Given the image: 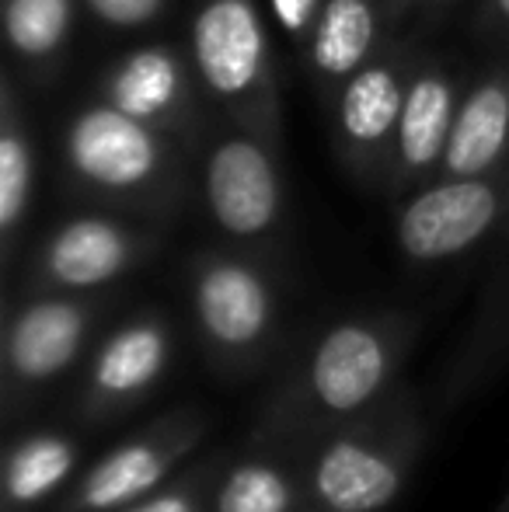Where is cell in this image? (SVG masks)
<instances>
[{
	"mask_svg": "<svg viewBox=\"0 0 509 512\" xmlns=\"http://www.w3.org/2000/svg\"><path fill=\"white\" fill-rule=\"evenodd\" d=\"M412 345V324L394 314L342 317L286 370L255 443L297 457L328 432L381 408Z\"/></svg>",
	"mask_w": 509,
	"mask_h": 512,
	"instance_id": "obj_1",
	"label": "cell"
},
{
	"mask_svg": "<svg viewBox=\"0 0 509 512\" xmlns=\"http://www.w3.org/2000/svg\"><path fill=\"white\" fill-rule=\"evenodd\" d=\"M419 436L408 394L328 432L297 453L307 502L321 512H387L419 457Z\"/></svg>",
	"mask_w": 509,
	"mask_h": 512,
	"instance_id": "obj_2",
	"label": "cell"
},
{
	"mask_svg": "<svg viewBox=\"0 0 509 512\" xmlns=\"http://www.w3.org/2000/svg\"><path fill=\"white\" fill-rule=\"evenodd\" d=\"M171 136L109 102L84 105L67 126L70 178L88 196L140 213H164L178 199Z\"/></svg>",
	"mask_w": 509,
	"mask_h": 512,
	"instance_id": "obj_3",
	"label": "cell"
},
{
	"mask_svg": "<svg viewBox=\"0 0 509 512\" xmlns=\"http://www.w3.org/2000/svg\"><path fill=\"white\" fill-rule=\"evenodd\" d=\"M189 63L199 91L227 122L279 140V95L255 0H199L189 21Z\"/></svg>",
	"mask_w": 509,
	"mask_h": 512,
	"instance_id": "obj_4",
	"label": "cell"
},
{
	"mask_svg": "<svg viewBox=\"0 0 509 512\" xmlns=\"http://www.w3.org/2000/svg\"><path fill=\"white\" fill-rule=\"evenodd\" d=\"M189 304L206 359L220 377H245L265 363L279 335V293L262 265L224 251L196 258Z\"/></svg>",
	"mask_w": 509,
	"mask_h": 512,
	"instance_id": "obj_5",
	"label": "cell"
},
{
	"mask_svg": "<svg viewBox=\"0 0 509 512\" xmlns=\"http://www.w3.org/2000/svg\"><path fill=\"white\" fill-rule=\"evenodd\" d=\"M203 203L231 241H269L286 209L276 143L234 122L220 126L203 154Z\"/></svg>",
	"mask_w": 509,
	"mask_h": 512,
	"instance_id": "obj_6",
	"label": "cell"
},
{
	"mask_svg": "<svg viewBox=\"0 0 509 512\" xmlns=\"http://www.w3.org/2000/svg\"><path fill=\"white\" fill-rule=\"evenodd\" d=\"M206 418L192 405L154 418L98 457L70 488L60 512H119L175 481V471L203 443Z\"/></svg>",
	"mask_w": 509,
	"mask_h": 512,
	"instance_id": "obj_7",
	"label": "cell"
},
{
	"mask_svg": "<svg viewBox=\"0 0 509 512\" xmlns=\"http://www.w3.org/2000/svg\"><path fill=\"white\" fill-rule=\"evenodd\" d=\"M506 209L509 175L433 178L398 213V248L408 262H447L503 230Z\"/></svg>",
	"mask_w": 509,
	"mask_h": 512,
	"instance_id": "obj_8",
	"label": "cell"
},
{
	"mask_svg": "<svg viewBox=\"0 0 509 512\" xmlns=\"http://www.w3.org/2000/svg\"><path fill=\"white\" fill-rule=\"evenodd\" d=\"M98 304L77 293H42L25 300L4 328V398L11 415L32 394L46 391L81 359Z\"/></svg>",
	"mask_w": 509,
	"mask_h": 512,
	"instance_id": "obj_9",
	"label": "cell"
},
{
	"mask_svg": "<svg viewBox=\"0 0 509 512\" xmlns=\"http://www.w3.org/2000/svg\"><path fill=\"white\" fill-rule=\"evenodd\" d=\"M175 359V331L164 314H136L112 328L88 359L77 415L84 422H116L161 387Z\"/></svg>",
	"mask_w": 509,
	"mask_h": 512,
	"instance_id": "obj_10",
	"label": "cell"
},
{
	"mask_svg": "<svg viewBox=\"0 0 509 512\" xmlns=\"http://www.w3.org/2000/svg\"><path fill=\"white\" fill-rule=\"evenodd\" d=\"M412 70L415 60H408L405 49L387 46L335 91L339 150L356 175L377 178L387 171L391 178L394 136Z\"/></svg>",
	"mask_w": 509,
	"mask_h": 512,
	"instance_id": "obj_11",
	"label": "cell"
},
{
	"mask_svg": "<svg viewBox=\"0 0 509 512\" xmlns=\"http://www.w3.org/2000/svg\"><path fill=\"white\" fill-rule=\"evenodd\" d=\"M154 237L112 216H74L39 251V283L56 293H95L147 258Z\"/></svg>",
	"mask_w": 509,
	"mask_h": 512,
	"instance_id": "obj_12",
	"label": "cell"
},
{
	"mask_svg": "<svg viewBox=\"0 0 509 512\" xmlns=\"http://www.w3.org/2000/svg\"><path fill=\"white\" fill-rule=\"evenodd\" d=\"M196 70L175 46H140L126 53L102 81V102L168 136L192 126Z\"/></svg>",
	"mask_w": 509,
	"mask_h": 512,
	"instance_id": "obj_13",
	"label": "cell"
},
{
	"mask_svg": "<svg viewBox=\"0 0 509 512\" xmlns=\"http://www.w3.org/2000/svg\"><path fill=\"white\" fill-rule=\"evenodd\" d=\"M457 81L440 63H415L408 77L405 105H401L398 136H394L391 182L394 189L426 185L440 175L443 150L457 115Z\"/></svg>",
	"mask_w": 509,
	"mask_h": 512,
	"instance_id": "obj_14",
	"label": "cell"
},
{
	"mask_svg": "<svg viewBox=\"0 0 509 512\" xmlns=\"http://www.w3.org/2000/svg\"><path fill=\"white\" fill-rule=\"evenodd\" d=\"M509 175V67L485 74L461 98L436 178Z\"/></svg>",
	"mask_w": 509,
	"mask_h": 512,
	"instance_id": "obj_15",
	"label": "cell"
},
{
	"mask_svg": "<svg viewBox=\"0 0 509 512\" xmlns=\"http://www.w3.org/2000/svg\"><path fill=\"white\" fill-rule=\"evenodd\" d=\"M381 21L377 0H321L307 32V60L325 88L339 91L363 63L374 60Z\"/></svg>",
	"mask_w": 509,
	"mask_h": 512,
	"instance_id": "obj_16",
	"label": "cell"
},
{
	"mask_svg": "<svg viewBox=\"0 0 509 512\" xmlns=\"http://www.w3.org/2000/svg\"><path fill=\"white\" fill-rule=\"evenodd\" d=\"M262 453L234 460L220 471L210 512H297L304 495V478L293 453L255 443Z\"/></svg>",
	"mask_w": 509,
	"mask_h": 512,
	"instance_id": "obj_17",
	"label": "cell"
},
{
	"mask_svg": "<svg viewBox=\"0 0 509 512\" xmlns=\"http://www.w3.org/2000/svg\"><path fill=\"white\" fill-rule=\"evenodd\" d=\"M77 453V439L56 429L28 432L11 443L4 457V509L28 512L60 492L63 481L74 474Z\"/></svg>",
	"mask_w": 509,
	"mask_h": 512,
	"instance_id": "obj_18",
	"label": "cell"
},
{
	"mask_svg": "<svg viewBox=\"0 0 509 512\" xmlns=\"http://www.w3.org/2000/svg\"><path fill=\"white\" fill-rule=\"evenodd\" d=\"M35 157L28 129L18 115L11 84L4 88V129H0V237H4V262L11 265L18 230L32 206Z\"/></svg>",
	"mask_w": 509,
	"mask_h": 512,
	"instance_id": "obj_19",
	"label": "cell"
},
{
	"mask_svg": "<svg viewBox=\"0 0 509 512\" xmlns=\"http://www.w3.org/2000/svg\"><path fill=\"white\" fill-rule=\"evenodd\" d=\"M74 21V0H4V35L18 60L53 63Z\"/></svg>",
	"mask_w": 509,
	"mask_h": 512,
	"instance_id": "obj_20",
	"label": "cell"
},
{
	"mask_svg": "<svg viewBox=\"0 0 509 512\" xmlns=\"http://www.w3.org/2000/svg\"><path fill=\"white\" fill-rule=\"evenodd\" d=\"M217 478H220L217 460H203L199 467L185 471L182 478L168 481L164 488L150 492L147 499L133 502V506H126L119 512H210Z\"/></svg>",
	"mask_w": 509,
	"mask_h": 512,
	"instance_id": "obj_21",
	"label": "cell"
},
{
	"mask_svg": "<svg viewBox=\"0 0 509 512\" xmlns=\"http://www.w3.org/2000/svg\"><path fill=\"white\" fill-rule=\"evenodd\" d=\"M168 0H84L88 14L105 28H143L164 11Z\"/></svg>",
	"mask_w": 509,
	"mask_h": 512,
	"instance_id": "obj_22",
	"label": "cell"
},
{
	"mask_svg": "<svg viewBox=\"0 0 509 512\" xmlns=\"http://www.w3.org/2000/svg\"><path fill=\"white\" fill-rule=\"evenodd\" d=\"M509 241V237H506ZM509 331V265L506 272L496 279V286H492L489 293V314H485L482 321V335L489 338L492 345H503V335Z\"/></svg>",
	"mask_w": 509,
	"mask_h": 512,
	"instance_id": "obj_23",
	"label": "cell"
},
{
	"mask_svg": "<svg viewBox=\"0 0 509 512\" xmlns=\"http://www.w3.org/2000/svg\"><path fill=\"white\" fill-rule=\"evenodd\" d=\"M485 18H489V25L496 28V32H509V0H489L485 4Z\"/></svg>",
	"mask_w": 509,
	"mask_h": 512,
	"instance_id": "obj_24",
	"label": "cell"
},
{
	"mask_svg": "<svg viewBox=\"0 0 509 512\" xmlns=\"http://www.w3.org/2000/svg\"><path fill=\"white\" fill-rule=\"evenodd\" d=\"M412 4H419V0H377V7H381V14H384V21H394V18H401V14L408 11Z\"/></svg>",
	"mask_w": 509,
	"mask_h": 512,
	"instance_id": "obj_25",
	"label": "cell"
},
{
	"mask_svg": "<svg viewBox=\"0 0 509 512\" xmlns=\"http://www.w3.org/2000/svg\"><path fill=\"white\" fill-rule=\"evenodd\" d=\"M419 4H426L429 11H447V7L461 4V0H419Z\"/></svg>",
	"mask_w": 509,
	"mask_h": 512,
	"instance_id": "obj_26",
	"label": "cell"
},
{
	"mask_svg": "<svg viewBox=\"0 0 509 512\" xmlns=\"http://www.w3.org/2000/svg\"><path fill=\"white\" fill-rule=\"evenodd\" d=\"M492 512H509V488H506V492H503V502H499V506L492 509Z\"/></svg>",
	"mask_w": 509,
	"mask_h": 512,
	"instance_id": "obj_27",
	"label": "cell"
},
{
	"mask_svg": "<svg viewBox=\"0 0 509 512\" xmlns=\"http://www.w3.org/2000/svg\"><path fill=\"white\" fill-rule=\"evenodd\" d=\"M503 237H509V209H506V223H503Z\"/></svg>",
	"mask_w": 509,
	"mask_h": 512,
	"instance_id": "obj_28",
	"label": "cell"
},
{
	"mask_svg": "<svg viewBox=\"0 0 509 512\" xmlns=\"http://www.w3.org/2000/svg\"><path fill=\"white\" fill-rule=\"evenodd\" d=\"M300 512H321V509H314V506H311V509H300Z\"/></svg>",
	"mask_w": 509,
	"mask_h": 512,
	"instance_id": "obj_29",
	"label": "cell"
}]
</instances>
